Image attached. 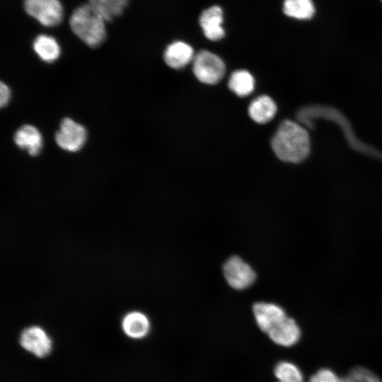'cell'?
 Here are the masks:
<instances>
[{
	"mask_svg": "<svg viewBox=\"0 0 382 382\" xmlns=\"http://www.w3.org/2000/svg\"><path fill=\"white\" fill-rule=\"evenodd\" d=\"M33 47L37 55L47 63L56 61L61 54L60 46L56 39L47 35L37 36Z\"/></svg>",
	"mask_w": 382,
	"mask_h": 382,
	"instance_id": "cell-15",
	"label": "cell"
},
{
	"mask_svg": "<svg viewBox=\"0 0 382 382\" xmlns=\"http://www.w3.org/2000/svg\"><path fill=\"white\" fill-rule=\"evenodd\" d=\"M283 11L288 17L297 20H309L316 13L313 0H284Z\"/></svg>",
	"mask_w": 382,
	"mask_h": 382,
	"instance_id": "cell-17",
	"label": "cell"
},
{
	"mask_svg": "<svg viewBox=\"0 0 382 382\" xmlns=\"http://www.w3.org/2000/svg\"><path fill=\"white\" fill-rule=\"evenodd\" d=\"M128 1L129 0H88L87 4L107 22L121 15Z\"/></svg>",
	"mask_w": 382,
	"mask_h": 382,
	"instance_id": "cell-16",
	"label": "cell"
},
{
	"mask_svg": "<svg viewBox=\"0 0 382 382\" xmlns=\"http://www.w3.org/2000/svg\"><path fill=\"white\" fill-rule=\"evenodd\" d=\"M21 347L37 357H45L52 349V340L40 327L33 325L24 329L19 338Z\"/></svg>",
	"mask_w": 382,
	"mask_h": 382,
	"instance_id": "cell-7",
	"label": "cell"
},
{
	"mask_svg": "<svg viewBox=\"0 0 382 382\" xmlns=\"http://www.w3.org/2000/svg\"><path fill=\"white\" fill-rule=\"evenodd\" d=\"M193 48L183 41H175L166 48L163 58L166 64L175 69L185 67L195 57Z\"/></svg>",
	"mask_w": 382,
	"mask_h": 382,
	"instance_id": "cell-12",
	"label": "cell"
},
{
	"mask_svg": "<svg viewBox=\"0 0 382 382\" xmlns=\"http://www.w3.org/2000/svg\"><path fill=\"white\" fill-rule=\"evenodd\" d=\"M13 140L21 149L26 150L31 156H37L43 145L42 136L35 126L25 125L16 132Z\"/></svg>",
	"mask_w": 382,
	"mask_h": 382,
	"instance_id": "cell-11",
	"label": "cell"
},
{
	"mask_svg": "<svg viewBox=\"0 0 382 382\" xmlns=\"http://www.w3.org/2000/svg\"><path fill=\"white\" fill-rule=\"evenodd\" d=\"M11 90L9 87L3 81L1 82L0 86V105L1 107L6 106L11 99Z\"/></svg>",
	"mask_w": 382,
	"mask_h": 382,
	"instance_id": "cell-22",
	"label": "cell"
},
{
	"mask_svg": "<svg viewBox=\"0 0 382 382\" xmlns=\"http://www.w3.org/2000/svg\"><path fill=\"white\" fill-rule=\"evenodd\" d=\"M274 374L278 382H303L301 371L290 361H282L277 364Z\"/></svg>",
	"mask_w": 382,
	"mask_h": 382,
	"instance_id": "cell-19",
	"label": "cell"
},
{
	"mask_svg": "<svg viewBox=\"0 0 382 382\" xmlns=\"http://www.w3.org/2000/svg\"><path fill=\"white\" fill-rule=\"evenodd\" d=\"M342 382H382L371 371L361 366L353 368Z\"/></svg>",
	"mask_w": 382,
	"mask_h": 382,
	"instance_id": "cell-20",
	"label": "cell"
},
{
	"mask_svg": "<svg viewBox=\"0 0 382 382\" xmlns=\"http://www.w3.org/2000/svg\"><path fill=\"white\" fill-rule=\"evenodd\" d=\"M124 332L133 339H141L147 335L150 330L148 317L140 311H131L127 313L122 320Z\"/></svg>",
	"mask_w": 382,
	"mask_h": 382,
	"instance_id": "cell-13",
	"label": "cell"
},
{
	"mask_svg": "<svg viewBox=\"0 0 382 382\" xmlns=\"http://www.w3.org/2000/svg\"><path fill=\"white\" fill-rule=\"evenodd\" d=\"M223 272L230 286L242 290L250 286L256 274L252 267L238 256L230 257L224 264Z\"/></svg>",
	"mask_w": 382,
	"mask_h": 382,
	"instance_id": "cell-6",
	"label": "cell"
},
{
	"mask_svg": "<svg viewBox=\"0 0 382 382\" xmlns=\"http://www.w3.org/2000/svg\"><path fill=\"white\" fill-rule=\"evenodd\" d=\"M308 382H342V378L329 369H321L311 376Z\"/></svg>",
	"mask_w": 382,
	"mask_h": 382,
	"instance_id": "cell-21",
	"label": "cell"
},
{
	"mask_svg": "<svg viewBox=\"0 0 382 382\" xmlns=\"http://www.w3.org/2000/svg\"><path fill=\"white\" fill-rule=\"evenodd\" d=\"M271 146L281 161L300 163L310 154V136L306 129L299 123L286 120L278 127L272 139Z\"/></svg>",
	"mask_w": 382,
	"mask_h": 382,
	"instance_id": "cell-1",
	"label": "cell"
},
{
	"mask_svg": "<svg viewBox=\"0 0 382 382\" xmlns=\"http://www.w3.org/2000/svg\"><path fill=\"white\" fill-rule=\"evenodd\" d=\"M105 22L88 4L76 8L69 18L72 32L91 47H97L104 42Z\"/></svg>",
	"mask_w": 382,
	"mask_h": 382,
	"instance_id": "cell-2",
	"label": "cell"
},
{
	"mask_svg": "<svg viewBox=\"0 0 382 382\" xmlns=\"http://www.w3.org/2000/svg\"><path fill=\"white\" fill-rule=\"evenodd\" d=\"M275 344L289 347L296 344L301 337V330L296 321L286 316L267 333Z\"/></svg>",
	"mask_w": 382,
	"mask_h": 382,
	"instance_id": "cell-10",
	"label": "cell"
},
{
	"mask_svg": "<svg viewBox=\"0 0 382 382\" xmlns=\"http://www.w3.org/2000/svg\"><path fill=\"white\" fill-rule=\"evenodd\" d=\"M228 88L236 96L245 97L250 95L255 88L253 76L246 70L233 71L228 79Z\"/></svg>",
	"mask_w": 382,
	"mask_h": 382,
	"instance_id": "cell-18",
	"label": "cell"
},
{
	"mask_svg": "<svg viewBox=\"0 0 382 382\" xmlns=\"http://www.w3.org/2000/svg\"><path fill=\"white\" fill-rule=\"evenodd\" d=\"M26 13L47 27L59 25L63 19V7L59 0H24Z\"/></svg>",
	"mask_w": 382,
	"mask_h": 382,
	"instance_id": "cell-4",
	"label": "cell"
},
{
	"mask_svg": "<svg viewBox=\"0 0 382 382\" xmlns=\"http://www.w3.org/2000/svg\"><path fill=\"white\" fill-rule=\"evenodd\" d=\"M381 1H382V0H381Z\"/></svg>",
	"mask_w": 382,
	"mask_h": 382,
	"instance_id": "cell-23",
	"label": "cell"
},
{
	"mask_svg": "<svg viewBox=\"0 0 382 382\" xmlns=\"http://www.w3.org/2000/svg\"><path fill=\"white\" fill-rule=\"evenodd\" d=\"M277 108L274 100L268 96L262 95L255 98L248 107L250 118L259 124L270 122L276 115Z\"/></svg>",
	"mask_w": 382,
	"mask_h": 382,
	"instance_id": "cell-14",
	"label": "cell"
},
{
	"mask_svg": "<svg viewBox=\"0 0 382 382\" xmlns=\"http://www.w3.org/2000/svg\"><path fill=\"white\" fill-rule=\"evenodd\" d=\"M87 132L85 127L71 118L63 119L55 134V141L63 150L69 152L79 151L86 143Z\"/></svg>",
	"mask_w": 382,
	"mask_h": 382,
	"instance_id": "cell-5",
	"label": "cell"
},
{
	"mask_svg": "<svg viewBox=\"0 0 382 382\" xmlns=\"http://www.w3.org/2000/svg\"><path fill=\"white\" fill-rule=\"evenodd\" d=\"M223 21V11L218 6H212L204 10L199 18L205 37L212 41H217L224 37L225 31L222 27Z\"/></svg>",
	"mask_w": 382,
	"mask_h": 382,
	"instance_id": "cell-9",
	"label": "cell"
},
{
	"mask_svg": "<svg viewBox=\"0 0 382 382\" xmlns=\"http://www.w3.org/2000/svg\"><path fill=\"white\" fill-rule=\"evenodd\" d=\"M253 312L257 326L266 333L287 316L281 306L272 303H255Z\"/></svg>",
	"mask_w": 382,
	"mask_h": 382,
	"instance_id": "cell-8",
	"label": "cell"
},
{
	"mask_svg": "<svg viewBox=\"0 0 382 382\" xmlns=\"http://www.w3.org/2000/svg\"><path fill=\"white\" fill-rule=\"evenodd\" d=\"M225 71L226 66L223 60L210 51L202 50L194 57V74L204 83H217L223 79Z\"/></svg>",
	"mask_w": 382,
	"mask_h": 382,
	"instance_id": "cell-3",
	"label": "cell"
}]
</instances>
